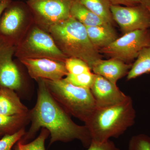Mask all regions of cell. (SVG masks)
<instances>
[{
  "label": "cell",
  "instance_id": "9",
  "mask_svg": "<svg viewBox=\"0 0 150 150\" xmlns=\"http://www.w3.org/2000/svg\"><path fill=\"white\" fill-rule=\"evenodd\" d=\"M113 21L124 34L150 27V13L142 4L133 6L110 5Z\"/></svg>",
  "mask_w": 150,
  "mask_h": 150
},
{
  "label": "cell",
  "instance_id": "29",
  "mask_svg": "<svg viewBox=\"0 0 150 150\" xmlns=\"http://www.w3.org/2000/svg\"><path fill=\"white\" fill-rule=\"evenodd\" d=\"M148 9H149V11L150 13V7H147Z\"/></svg>",
  "mask_w": 150,
  "mask_h": 150
},
{
  "label": "cell",
  "instance_id": "14",
  "mask_svg": "<svg viewBox=\"0 0 150 150\" xmlns=\"http://www.w3.org/2000/svg\"><path fill=\"white\" fill-rule=\"evenodd\" d=\"M29 110L21 101L15 91L0 87V114L6 115H25Z\"/></svg>",
  "mask_w": 150,
  "mask_h": 150
},
{
  "label": "cell",
  "instance_id": "25",
  "mask_svg": "<svg viewBox=\"0 0 150 150\" xmlns=\"http://www.w3.org/2000/svg\"><path fill=\"white\" fill-rule=\"evenodd\" d=\"M86 150H120L116 146L114 142L107 140L103 143H96L91 142Z\"/></svg>",
  "mask_w": 150,
  "mask_h": 150
},
{
  "label": "cell",
  "instance_id": "2",
  "mask_svg": "<svg viewBox=\"0 0 150 150\" xmlns=\"http://www.w3.org/2000/svg\"><path fill=\"white\" fill-rule=\"evenodd\" d=\"M136 118V110L130 96L119 104L96 108L84 125L89 131L91 142L101 143L111 138H118L135 124Z\"/></svg>",
  "mask_w": 150,
  "mask_h": 150
},
{
  "label": "cell",
  "instance_id": "28",
  "mask_svg": "<svg viewBox=\"0 0 150 150\" xmlns=\"http://www.w3.org/2000/svg\"><path fill=\"white\" fill-rule=\"evenodd\" d=\"M142 4L147 7H150V0H142Z\"/></svg>",
  "mask_w": 150,
  "mask_h": 150
},
{
  "label": "cell",
  "instance_id": "7",
  "mask_svg": "<svg viewBox=\"0 0 150 150\" xmlns=\"http://www.w3.org/2000/svg\"><path fill=\"white\" fill-rule=\"evenodd\" d=\"M73 0H28V8L35 20L45 27L62 22L71 16Z\"/></svg>",
  "mask_w": 150,
  "mask_h": 150
},
{
  "label": "cell",
  "instance_id": "17",
  "mask_svg": "<svg viewBox=\"0 0 150 150\" xmlns=\"http://www.w3.org/2000/svg\"><path fill=\"white\" fill-rule=\"evenodd\" d=\"M30 120L29 113L25 115H6L0 114V136L17 132Z\"/></svg>",
  "mask_w": 150,
  "mask_h": 150
},
{
  "label": "cell",
  "instance_id": "30",
  "mask_svg": "<svg viewBox=\"0 0 150 150\" xmlns=\"http://www.w3.org/2000/svg\"><path fill=\"white\" fill-rule=\"evenodd\" d=\"M2 1V0H0V3H1V2Z\"/></svg>",
  "mask_w": 150,
  "mask_h": 150
},
{
  "label": "cell",
  "instance_id": "15",
  "mask_svg": "<svg viewBox=\"0 0 150 150\" xmlns=\"http://www.w3.org/2000/svg\"><path fill=\"white\" fill-rule=\"evenodd\" d=\"M86 28L90 40L98 50L109 46L118 38L111 24L105 23Z\"/></svg>",
  "mask_w": 150,
  "mask_h": 150
},
{
  "label": "cell",
  "instance_id": "8",
  "mask_svg": "<svg viewBox=\"0 0 150 150\" xmlns=\"http://www.w3.org/2000/svg\"><path fill=\"white\" fill-rule=\"evenodd\" d=\"M15 42L0 35V87L18 91L22 86L21 74L13 57Z\"/></svg>",
  "mask_w": 150,
  "mask_h": 150
},
{
  "label": "cell",
  "instance_id": "6",
  "mask_svg": "<svg viewBox=\"0 0 150 150\" xmlns=\"http://www.w3.org/2000/svg\"><path fill=\"white\" fill-rule=\"evenodd\" d=\"M149 47H150V30L148 28L125 33L99 51L111 58L126 63L137 59L144 48Z\"/></svg>",
  "mask_w": 150,
  "mask_h": 150
},
{
  "label": "cell",
  "instance_id": "21",
  "mask_svg": "<svg viewBox=\"0 0 150 150\" xmlns=\"http://www.w3.org/2000/svg\"><path fill=\"white\" fill-rule=\"evenodd\" d=\"M95 75L91 71L78 75L68 74L64 79L66 81L73 85L90 89L94 81Z\"/></svg>",
  "mask_w": 150,
  "mask_h": 150
},
{
  "label": "cell",
  "instance_id": "27",
  "mask_svg": "<svg viewBox=\"0 0 150 150\" xmlns=\"http://www.w3.org/2000/svg\"><path fill=\"white\" fill-rule=\"evenodd\" d=\"M12 1V0H2L0 3V19L4 11L10 4Z\"/></svg>",
  "mask_w": 150,
  "mask_h": 150
},
{
  "label": "cell",
  "instance_id": "5",
  "mask_svg": "<svg viewBox=\"0 0 150 150\" xmlns=\"http://www.w3.org/2000/svg\"><path fill=\"white\" fill-rule=\"evenodd\" d=\"M15 54L19 60L44 58L65 62L68 58L51 35L38 27H33L24 40L16 46Z\"/></svg>",
  "mask_w": 150,
  "mask_h": 150
},
{
  "label": "cell",
  "instance_id": "18",
  "mask_svg": "<svg viewBox=\"0 0 150 150\" xmlns=\"http://www.w3.org/2000/svg\"><path fill=\"white\" fill-rule=\"evenodd\" d=\"M137 59L127 75L128 80L150 73V47L144 48Z\"/></svg>",
  "mask_w": 150,
  "mask_h": 150
},
{
  "label": "cell",
  "instance_id": "26",
  "mask_svg": "<svg viewBox=\"0 0 150 150\" xmlns=\"http://www.w3.org/2000/svg\"><path fill=\"white\" fill-rule=\"evenodd\" d=\"M110 5L133 6L142 4V0H107Z\"/></svg>",
  "mask_w": 150,
  "mask_h": 150
},
{
  "label": "cell",
  "instance_id": "1",
  "mask_svg": "<svg viewBox=\"0 0 150 150\" xmlns=\"http://www.w3.org/2000/svg\"><path fill=\"white\" fill-rule=\"evenodd\" d=\"M37 99L34 108L29 111L31 126L20 141L27 143L39 129L45 128L50 133L49 146L56 142L80 141L86 148L91 144V138L87 128L75 123L69 114L56 101L48 90L45 81L39 79Z\"/></svg>",
  "mask_w": 150,
  "mask_h": 150
},
{
  "label": "cell",
  "instance_id": "19",
  "mask_svg": "<svg viewBox=\"0 0 150 150\" xmlns=\"http://www.w3.org/2000/svg\"><path fill=\"white\" fill-rule=\"evenodd\" d=\"M79 1L106 23H113L110 4L107 0H79Z\"/></svg>",
  "mask_w": 150,
  "mask_h": 150
},
{
  "label": "cell",
  "instance_id": "13",
  "mask_svg": "<svg viewBox=\"0 0 150 150\" xmlns=\"http://www.w3.org/2000/svg\"><path fill=\"white\" fill-rule=\"evenodd\" d=\"M132 66V64H126L119 59L110 58L107 60L100 59L95 64L91 70L95 74L116 84L118 80L128 74Z\"/></svg>",
  "mask_w": 150,
  "mask_h": 150
},
{
  "label": "cell",
  "instance_id": "23",
  "mask_svg": "<svg viewBox=\"0 0 150 150\" xmlns=\"http://www.w3.org/2000/svg\"><path fill=\"white\" fill-rule=\"evenodd\" d=\"M26 133L24 128L12 134L4 136L0 139V150H11L16 144L21 139Z\"/></svg>",
  "mask_w": 150,
  "mask_h": 150
},
{
  "label": "cell",
  "instance_id": "20",
  "mask_svg": "<svg viewBox=\"0 0 150 150\" xmlns=\"http://www.w3.org/2000/svg\"><path fill=\"white\" fill-rule=\"evenodd\" d=\"M50 135V133L45 128L41 129L40 134L33 141L23 144L18 141L14 146V150H46L45 142Z\"/></svg>",
  "mask_w": 150,
  "mask_h": 150
},
{
  "label": "cell",
  "instance_id": "3",
  "mask_svg": "<svg viewBox=\"0 0 150 150\" xmlns=\"http://www.w3.org/2000/svg\"><path fill=\"white\" fill-rule=\"evenodd\" d=\"M48 30L56 45L68 58L82 60L91 70L102 59L99 50L89 38L86 28L72 17L52 25Z\"/></svg>",
  "mask_w": 150,
  "mask_h": 150
},
{
  "label": "cell",
  "instance_id": "24",
  "mask_svg": "<svg viewBox=\"0 0 150 150\" xmlns=\"http://www.w3.org/2000/svg\"><path fill=\"white\" fill-rule=\"evenodd\" d=\"M129 150H150V137L143 134L133 136L129 141Z\"/></svg>",
  "mask_w": 150,
  "mask_h": 150
},
{
  "label": "cell",
  "instance_id": "12",
  "mask_svg": "<svg viewBox=\"0 0 150 150\" xmlns=\"http://www.w3.org/2000/svg\"><path fill=\"white\" fill-rule=\"evenodd\" d=\"M26 12L20 3H11L0 19V35L15 42L14 38L19 31Z\"/></svg>",
  "mask_w": 150,
  "mask_h": 150
},
{
  "label": "cell",
  "instance_id": "16",
  "mask_svg": "<svg viewBox=\"0 0 150 150\" xmlns=\"http://www.w3.org/2000/svg\"><path fill=\"white\" fill-rule=\"evenodd\" d=\"M70 15L86 27L97 26L107 23L78 1L73 0L70 10Z\"/></svg>",
  "mask_w": 150,
  "mask_h": 150
},
{
  "label": "cell",
  "instance_id": "4",
  "mask_svg": "<svg viewBox=\"0 0 150 150\" xmlns=\"http://www.w3.org/2000/svg\"><path fill=\"white\" fill-rule=\"evenodd\" d=\"M44 80L56 101L69 114L85 124L96 108L90 89L73 85L64 79Z\"/></svg>",
  "mask_w": 150,
  "mask_h": 150
},
{
  "label": "cell",
  "instance_id": "11",
  "mask_svg": "<svg viewBox=\"0 0 150 150\" xmlns=\"http://www.w3.org/2000/svg\"><path fill=\"white\" fill-rule=\"evenodd\" d=\"M95 75L90 89L96 108H102L119 104L130 97L122 92L117 85L101 76Z\"/></svg>",
  "mask_w": 150,
  "mask_h": 150
},
{
  "label": "cell",
  "instance_id": "32",
  "mask_svg": "<svg viewBox=\"0 0 150 150\" xmlns=\"http://www.w3.org/2000/svg\"><path fill=\"white\" fill-rule=\"evenodd\" d=\"M1 137V136H0V137Z\"/></svg>",
  "mask_w": 150,
  "mask_h": 150
},
{
  "label": "cell",
  "instance_id": "31",
  "mask_svg": "<svg viewBox=\"0 0 150 150\" xmlns=\"http://www.w3.org/2000/svg\"><path fill=\"white\" fill-rule=\"evenodd\" d=\"M75 1H79V0H75Z\"/></svg>",
  "mask_w": 150,
  "mask_h": 150
},
{
  "label": "cell",
  "instance_id": "22",
  "mask_svg": "<svg viewBox=\"0 0 150 150\" xmlns=\"http://www.w3.org/2000/svg\"><path fill=\"white\" fill-rule=\"evenodd\" d=\"M65 64L68 73L71 74H80L91 71L86 62L77 58H67L65 61Z\"/></svg>",
  "mask_w": 150,
  "mask_h": 150
},
{
  "label": "cell",
  "instance_id": "10",
  "mask_svg": "<svg viewBox=\"0 0 150 150\" xmlns=\"http://www.w3.org/2000/svg\"><path fill=\"white\" fill-rule=\"evenodd\" d=\"M20 61L27 69L30 76L39 79L57 81L64 79L68 73L65 62L49 59H22Z\"/></svg>",
  "mask_w": 150,
  "mask_h": 150
}]
</instances>
